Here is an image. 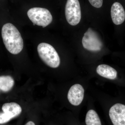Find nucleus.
<instances>
[{"label":"nucleus","mask_w":125,"mask_h":125,"mask_svg":"<svg viewBox=\"0 0 125 125\" xmlns=\"http://www.w3.org/2000/svg\"><path fill=\"white\" fill-rule=\"evenodd\" d=\"M1 35L5 46L10 53L16 55L22 51L23 41L19 31L14 25L10 23L4 25Z\"/></svg>","instance_id":"obj_1"},{"label":"nucleus","mask_w":125,"mask_h":125,"mask_svg":"<svg viewBox=\"0 0 125 125\" xmlns=\"http://www.w3.org/2000/svg\"><path fill=\"white\" fill-rule=\"evenodd\" d=\"M37 51L41 60L49 67H58L60 64V59L57 52L52 45L46 43L38 45Z\"/></svg>","instance_id":"obj_2"},{"label":"nucleus","mask_w":125,"mask_h":125,"mask_svg":"<svg viewBox=\"0 0 125 125\" xmlns=\"http://www.w3.org/2000/svg\"><path fill=\"white\" fill-rule=\"evenodd\" d=\"M27 15L34 24L45 28L52 21L51 14L47 9L40 7H34L29 10Z\"/></svg>","instance_id":"obj_3"},{"label":"nucleus","mask_w":125,"mask_h":125,"mask_svg":"<svg viewBox=\"0 0 125 125\" xmlns=\"http://www.w3.org/2000/svg\"><path fill=\"white\" fill-rule=\"evenodd\" d=\"M65 15L67 22L71 25L75 26L79 23L81 14L78 0H67L65 7Z\"/></svg>","instance_id":"obj_4"},{"label":"nucleus","mask_w":125,"mask_h":125,"mask_svg":"<svg viewBox=\"0 0 125 125\" xmlns=\"http://www.w3.org/2000/svg\"><path fill=\"white\" fill-rule=\"evenodd\" d=\"M82 44L84 48L90 51H99L103 47L102 42L97 34L90 28L84 34Z\"/></svg>","instance_id":"obj_5"},{"label":"nucleus","mask_w":125,"mask_h":125,"mask_svg":"<svg viewBox=\"0 0 125 125\" xmlns=\"http://www.w3.org/2000/svg\"><path fill=\"white\" fill-rule=\"evenodd\" d=\"M109 115L113 125H125V105L114 104L109 109Z\"/></svg>","instance_id":"obj_6"},{"label":"nucleus","mask_w":125,"mask_h":125,"mask_svg":"<svg viewBox=\"0 0 125 125\" xmlns=\"http://www.w3.org/2000/svg\"><path fill=\"white\" fill-rule=\"evenodd\" d=\"M83 87L80 84H75L70 88L67 94L68 101L71 105L78 106L81 104L84 97Z\"/></svg>","instance_id":"obj_7"},{"label":"nucleus","mask_w":125,"mask_h":125,"mask_svg":"<svg viewBox=\"0 0 125 125\" xmlns=\"http://www.w3.org/2000/svg\"><path fill=\"white\" fill-rule=\"evenodd\" d=\"M111 16L113 23L117 25L122 24L125 20V11L120 3L114 2L111 9Z\"/></svg>","instance_id":"obj_8"},{"label":"nucleus","mask_w":125,"mask_h":125,"mask_svg":"<svg viewBox=\"0 0 125 125\" xmlns=\"http://www.w3.org/2000/svg\"><path fill=\"white\" fill-rule=\"evenodd\" d=\"M96 72L99 75L108 79H115L117 77V72L111 66L106 64H101L98 66Z\"/></svg>","instance_id":"obj_9"},{"label":"nucleus","mask_w":125,"mask_h":125,"mask_svg":"<svg viewBox=\"0 0 125 125\" xmlns=\"http://www.w3.org/2000/svg\"><path fill=\"white\" fill-rule=\"evenodd\" d=\"M2 111L11 119L19 115L22 111V108L16 103L4 104L2 107Z\"/></svg>","instance_id":"obj_10"},{"label":"nucleus","mask_w":125,"mask_h":125,"mask_svg":"<svg viewBox=\"0 0 125 125\" xmlns=\"http://www.w3.org/2000/svg\"><path fill=\"white\" fill-rule=\"evenodd\" d=\"M14 84V81L11 76H0V90L2 92H9L13 87Z\"/></svg>","instance_id":"obj_11"},{"label":"nucleus","mask_w":125,"mask_h":125,"mask_svg":"<svg viewBox=\"0 0 125 125\" xmlns=\"http://www.w3.org/2000/svg\"><path fill=\"white\" fill-rule=\"evenodd\" d=\"M85 122L86 125H102L98 114L94 109H90L87 112Z\"/></svg>","instance_id":"obj_12"},{"label":"nucleus","mask_w":125,"mask_h":125,"mask_svg":"<svg viewBox=\"0 0 125 125\" xmlns=\"http://www.w3.org/2000/svg\"><path fill=\"white\" fill-rule=\"evenodd\" d=\"M11 119L4 113H0V124H4L10 121Z\"/></svg>","instance_id":"obj_13"},{"label":"nucleus","mask_w":125,"mask_h":125,"mask_svg":"<svg viewBox=\"0 0 125 125\" xmlns=\"http://www.w3.org/2000/svg\"><path fill=\"white\" fill-rule=\"evenodd\" d=\"M90 4L93 7L97 8H101L102 6L103 0H88Z\"/></svg>","instance_id":"obj_14"},{"label":"nucleus","mask_w":125,"mask_h":125,"mask_svg":"<svg viewBox=\"0 0 125 125\" xmlns=\"http://www.w3.org/2000/svg\"><path fill=\"white\" fill-rule=\"evenodd\" d=\"M24 125H36L32 121H29L27 122Z\"/></svg>","instance_id":"obj_15"}]
</instances>
